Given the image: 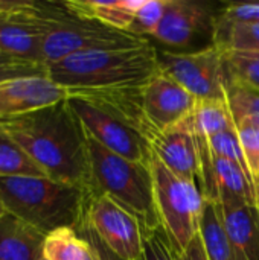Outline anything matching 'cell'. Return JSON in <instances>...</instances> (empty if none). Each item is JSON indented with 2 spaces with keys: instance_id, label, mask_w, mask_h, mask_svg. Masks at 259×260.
Listing matches in <instances>:
<instances>
[{
  "instance_id": "6da1fadb",
  "label": "cell",
  "mask_w": 259,
  "mask_h": 260,
  "mask_svg": "<svg viewBox=\"0 0 259 260\" xmlns=\"http://www.w3.org/2000/svg\"><path fill=\"white\" fill-rule=\"evenodd\" d=\"M0 129L41 168L47 178L93 189L87 134L67 99L3 119Z\"/></svg>"
},
{
  "instance_id": "7a4b0ae2",
  "label": "cell",
  "mask_w": 259,
  "mask_h": 260,
  "mask_svg": "<svg viewBox=\"0 0 259 260\" xmlns=\"http://www.w3.org/2000/svg\"><path fill=\"white\" fill-rule=\"evenodd\" d=\"M67 91L70 108L92 139L121 157L150 163L159 131L145 114L142 87Z\"/></svg>"
},
{
  "instance_id": "3957f363",
  "label": "cell",
  "mask_w": 259,
  "mask_h": 260,
  "mask_svg": "<svg viewBox=\"0 0 259 260\" xmlns=\"http://www.w3.org/2000/svg\"><path fill=\"white\" fill-rule=\"evenodd\" d=\"M159 50L150 43L127 49L90 50L47 66V76L67 90L143 87L157 72Z\"/></svg>"
},
{
  "instance_id": "277c9868",
  "label": "cell",
  "mask_w": 259,
  "mask_h": 260,
  "mask_svg": "<svg viewBox=\"0 0 259 260\" xmlns=\"http://www.w3.org/2000/svg\"><path fill=\"white\" fill-rule=\"evenodd\" d=\"M89 192L47 177H0V201L6 213L44 236L60 229L78 230Z\"/></svg>"
},
{
  "instance_id": "5b68a950",
  "label": "cell",
  "mask_w": 259,
  "mask_h": 260,
  "mask_svg": "<svg viewBox=\"0 0 259 260\" xmlns=\"http://www.w3.org/2000/svg\"><path fill=\"white\" fill-rule=\"evenodd\" d=\"M87 148L93 189L110 197L130 212L142 229L162 225L154 201L150 163H139L121 157L104 148L89 134Z\"/></svg>"
},
{
  "instance_id": "8992f818",
  "label": "cell",
  "mask_w": 259,
  "mask_h": 260,
  "mask_svg": "<svg viewBox=\"0 0 259 260\" xmlns=\"http://www.w3.org/2000/svg\"><path fill=\"white\" fill-rule=\"evenodd\" d=\"M38 8L44 23L41 59L46 67L79 52L127 49L150 41L98 20L76 15L64 3H38Z\"/></svg>"
},
{
  "instance_id": "52a82bcc",
  "label": "cell",
  "mask_w": 259,
  "mask_h": 260,
  "mask_svg": "<svg viewBox=\"0 0 259 260\" xmlns=\"http://www.w3.org/2000/svg\"><path fill=\"white\" fill-rule=\"evenodd\" d=\"M150 169L160 224L180 254L200 233L206 201L197 183L172 174L154 154L150 158Z\"/></svg>"
},
{
  "instance_id": "ba28073f",
  "label": "cell",
  "mask_w": 259,
  "mask_h": 260,
  "mask_svg": "<svg viewBox=\"0 0 259 260\" xmlns=\"http://www.w3.org/2000/svg\"><path fill=\"white\" fill-rule=\"evenodd\" d=\"M160 70L179 82L195 101L226 99V66L223 52L209 44L192 52H159Z\"/></svg>"
},
{
  "instance_id": "9c48e42d",
  "label": "cell",
  "mask_w": 259,
  "mask_h": 260,
  "mask_svg": "<svg viewBox=\"0 0 259 260\" xmlns=\"http://www.w3.org/2000/svg\"><path fill=\"white\" fill-rule=\"evenodd\" d=\"M82 225L92 230L96 238L118 257L142 260L143 245L139 221L110 197L90 189L81 227Z\"/></svg>"
},
{
  "instance_id": "30bf717a",
  "label": "cell",
  "mask_w": 259,
  "mask_h": 260,
  "mask_svg": "<svg viewBox=\"0 0 259 260\" xmlns=\"http://www.w3.org/2000/svg\"><path fill=\"white\" fill-rule=\"evenodd\" d=\"M43 35L44 23L35 2H31L23 11L0 15V56L43 64Z\"/></svg>"
},
{
  "instance_id": "8fae6325",
  "label": "cell",
  "mask_w": 259,
  "mask_h": 260,
  "mask_svg": "<svg viewBox=\"0 0 259 260\" xmlns=\"http://www.w3.org/2000/svg\"><path fill=\"white\" fill-rule=\"evenodd\" d=\"M191 114L179 123L159 131L151 143V149L172 174L198 184L202 166Z\"/></svg>"
},
{
  "instance_id": "7c38bea8",
  "label": "cell",
  "mask_w": 259,
  "mask_h": 260,
  "mask_svg": "<svg viewBox=\"0 0 259 260\" xmlns=\"http://www.w3.org/2000/svg\"><path fill=\"white\" fill-rule=\"evenodd\" d=\"M214 18L209 5L197 0H166L165 15L153 35L168 47H189L195 38L209 32L212 38Z\"/></svg>"
},
{
  "instance_id": "4fadbf2b",
  "label": "cell",
  "mask_w": 259,
  "mask_h": 260,
  "mask_svg": "<svg viewBox=\"0 0 259 260\" xmlns=\"http://www.w3.org/2000/svg\"><path fill=\"white\" fill-rule=\"evenodd\" d=\"M142 101L145 114L157 131L188 117L195 105V98L162 70L142 87Z\"/></svg>"
},
{
  "instance_id": "5bb4252c",
  "label": "cell",
  "mask_w": 259,
  "mask_h": 260,
  "mask_svg": "<svg viewBox=\"0 0 259 260\" xmlns=\"http://www.w3.org/2000/svg\"><path fill=\"white\" fill-rule=\"evenodd\" d=\"M67 98V88L49 76H27L3 82L0 84V120L58 104Z\"/></svg>"
},
{
  "instance_id": "9a60e30c",
  "label": "cell",
  "mask_w": 259,
  "mask_h": 260,
  "mask_svg": "<svg viewBox=\"0 0 259 260\" xmlns=\"http://www.w3.org/2000/svg\"><path fill=\"white\" fill-rule=\"evenodd\" d=\"M218 209L224 233L243 260H259V209L220 189Z\"/></svg>"
},
{
  "instance_id": "2e32d148",
  "label": "cell",
  "mask_w": 259,
  "mask_h": 260,
  "mask_svg": "<svg viewBox=\"0 0 259 260\" xmlns=\"http://www.w3.org/2000/svg\"><path fill=\"white\" fill-rule=\"evenodd\" d=\"M46 236L15 216L0 218V260H40Z\"/></svg>"
},
{
  "instance_id": "e0dca14e",
  "label": "cell",
  "mask_w": 259,
  "mask_h": 260,
  "mask_svg": "<svg viewBox=\"0 0 259 260\" xmlns=\"http://www.w3.org/2000/svg\"><path fill=\"white\" fill-rule=\"evenodd\" d=\"M145 0H70L64 2L66 8L76 15L98 20L113 29L130 32L136 12L142 8Z\"/></svg>"
},
{
  "instance_id": "ac0fdd59",
  "label": "cell",
  "mask_w": 259,
  "mask_h": 260,
  "mask_svg": "<svg viewBox=\"0 0 259 260\" xmlns=\"http://www.w3.org/2000/svg\"><path fill=\"white\" fill-rule=\"evenodd\" d=\"M200 238L208 260H243L224 233L218 203L206 201L200 222Z\"/></svg>"
},
{
  "instance_id": "d6986e66",
  "label": "cell",
  "mask_w": 259,
  "mask_h": 260,
  "mask_svg": "<svg viewBox=\"0 0 259 260\" xmlns=\"http://www.w3.org/2000/svg\"><path fill=\"white\" fill-rule=\"evenodd\" d=\"M46 260H98L92 244L75 229H60L44 239Z\"/></svg>"
},
{
  "instance_id": "ffe728a7",
  "label": "cell",
  "mask_w": 259,
  "mask_h": 260,
  "mask_svg": "<svg viewBox=\"0 0 259 260\" xmlns=\"http://www.w3.org/2000/svg\"><path fill=\"white\" fill-rule=\"evenodd\" d=\"M214 172L218 189H226L227 192L237 195L253 207L259 209V192L253 178L237 163L214 155Z\"/></svg>"
},
{
  "instance_id": "44dd1931",
  "label": "cell",
  "mask_w": 259,
  "mask_h": 260,
  "mask_svg": "<svg viewBox=\"0 0 259 260\" xmlns=\"http://www.w3.org/2000/svg\"><path fill=\"white\" fill-rule=\"evenodd\" d=\"M191 116L194 129L206 139L237 128L226 99L195 101Z\"/></svg>"
},
{
  "instance_id": "7402d4cb",
  "label": "cell",
  "mask_w": 259,
  "mask_h": 260,
  "mask_svg": "<svg viewBox=\"0 0 259 260\" xmlns=\"http://www.w3.org/2000/svg\"><path fill=\"white\" fill-rule=\"evenodd\" d=\"M212 43L221 52L227 50H258L259 23H226L214 18Z\"/></svg>"
},
{
  "instance_id": "603a6c76",
  "label": "cell",
  "mask_w": 259,
  "mask_h": 260,
  "mask_svg": "<svg viewBox=\"0 0 259 260\" xmlns=\"http://www.w3.org/2000/svg\"><path fill=\"white\" fill-rule=\"evenodd\" d=\"M226 102L237 129L243 126L259 128V91L227 82Z\"/></svg>"
},
{
  "instance_id": "cb8c5ba5",
  "label": "cell",
  "mask_w": 259,
  "mask_h": 260,
  "mask_svg": "<svg viewBox=\"0 0 259 260\" xmlns=\"http://www.w3.org/2000/svg\"><path fill=\"white\" fill-rule=\"evenodd\" d=\"M0 177H46L41 168L0 129Z\"/></svg>"
},
{
  "instance_id": "d4e9b609",
  "label": "cell",
  "mask_w": 259,
  "mask_h": 260,
  "mask_svg": "<svg viewBox=\"0 0 259 260\" xmlns=\"http://www.w3.org/2000/svg\"><path fill=\"white\" fill-rule=\"evenodd\" d=\"M223 55L227 82L259 91L258 50H227Z\"/></svg>"
},
{
  "instance_id": "484cf974",
  "label": "cell",
  "mask_w": 259,
  "mask_h": 260,
  "mask_svg": "<svg viewBox=\"0 0 259 260\" xmlns=\"http://www.w3.org/2000/svg\"><path fill=\"white\" fill-rule=\"evenodd\" d=\"M165 9L166 0H145L134 15L130 34L140 38H147L148 35L153 37L165 15Z\"/></svg>"
},
{
  "instance_id": "4316f807",
  "label": "cell",
  "mask_w": 259,
  "mask_h": 260,
  "mask_svg": "<svg viewBox=\"0 0 259 260\" xmlns=\"http://www.w3.org/2000/svg\"><path fill=\"white\" fill-rule=\"evenodd\" d=\"M142 260H177V253L162 225L142 229Z\"/></svg>"
},
{
  "instance_id": "83f0119b",
  "label": "cell",
  "mask_w": 259,
  "mask_h": 260,
  "mask_svg": "<svg viewBox=\"0 0 259 260\" xmlns=\"http://www.w3.org/2000/svg\"><path fill=\"white\" fill-rule=\"evenodd\" d=\"M209 146H211V151H212L214 155H218V157H223V158H227V160L237 163L238 166H241L250 175V171L247 168L246 157H244V152H243V148H241V143H240L237 128L220 133V134L211 137L209 139Z\"/></svg>"
},
{
  "instance_id": "f1b7e54d",
  "label": "cell",
  "mask_w": 259,
  "mask_h": 260,
  "mask_svg": "<svg viewBox=\"0 0 259 260\" xmlns=\"http://www.w3.org/2000/svg\"><path fill=\"white\" fill-rule=\"evenodd\" d=\"M240 143L246 157L247 168L250 175L258 187L259 192V128L256 126H243L238 128Z\"/></svg>"
},
{
  "instance_id": "f546056e",
  "label": "cell",
  "mask_w": 259,
  "mask_h": 260,
  "mask_svg": "<svg viewBox=\"0 0 259 260\" xmlns=\"http://www.w3.org/2000/svg\"><path fill=\"white\" fill-rule=\"evenodd\" d=\"M27 76H47V67L43 64L17 59L0 62V84Z\"/></svg>"
},
{
  "instance_id": "4dcf8cb0",
  "label": "cell",
  "mask_w": 259,
  "mask_h": 260,
  "mask_svg": "<svg viewBox=\"0 0 259 260\" xmlns=\"http://www.w3.org/2000/svg\"><path fill=\"white\" fill-rule=\"evenodd\" d=\"M215 17L226 23H259V2L231 3Z\"/></svg>"
},
{
  "instance_id": "1f68e13d",
  "label": "cell",
  "mask_w": 259,
  "mask_h": 260,
  "mask_svg": "<svg viewBox=\"0 0 259 260\" xmlns=\"http://www.w3.org/2000/svg\"><path fill=\"white\" fill-rule=\"evenodd\" d=\"M78 233H81L90 244H92V247H93V250H95V253H96V256H98V260H124L121 259V257H118L114 253H111L98 238H96V235L92 232V230H89L87 227H81L79 230H78Z\"/></svg>"
},
{
  "instance_id": "d6a6232c",
  "label": "cell",
  "mask_w": 259,
  "mask_h": 260,
  "mask_svg": "<svg viewBox=\"0 0 259 260\" xmlns=\"http://www.w3.org/2000/svg\"><path fill=\"white\" fill-rule=\"evenodd\" d=\"M177 260H208L205 247H203V241L198 236L186 247V250L180 254H177Z\"/></svg>"
},
{
  "instance_id": "836d02e7",
  "label": "cell",
  "mask_w": 259,
  "mask_h": 260,
  "mask_svg": "<svg viewBox=\"0 0 259 260\" xmlns=\"http://www.w3.org/2000/svg\"><path fill=\"white\" fill-rule=\"evenodd\" d=\"M3 215H6V210H5V207H3V204H2V201H0V218H2Z\"/></svg>"
},
{
  "instance_id": "e575fe53",
  "label": "cell",
  "mask_w": 259,
  "mask_h": 260,
  "mask_svg": "<svg viewBox=\"0 0 259 260\" xmlns=\"http://www.w3.org/2000/svg\"><path fill=\"white\" fill-rule=\"evenodd\" d=\"M11 58H6V56H0V62H5V61H9Z\"/></svg>"
},
{
  "instance_id": "d590c367",
  "label": "cell",
  "mask_w": 259,
  "mask_h": 260,
  "mask_svg": "<svg viewBox=\"0 0 259 260\" xmlns=\"http://www.w3.org/2000/svg\"><path fill=\"white\" fill-rule=\"evenodd\" d=\"M40 260H46V259H44V257H43V259H40Z\"/></svg>"
}]
</instances>
